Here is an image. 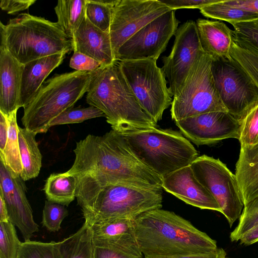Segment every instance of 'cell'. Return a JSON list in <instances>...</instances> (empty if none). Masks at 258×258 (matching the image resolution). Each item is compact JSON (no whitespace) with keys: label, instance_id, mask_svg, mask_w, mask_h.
<instances>
[{"label":"cell","instance_id":"obj_1","mask_svg":"<svg viewBox=\"0 0 258 258\" xmlns=\"http://www.w3.org/2000/svg\"><path fill=\"white\" fill-rule=\"evenodd\" d=\"M75 159L65 174L102 185L162 188V178L145 165L130 148L124 135L111 130L88 135L76 143Z\"/></svg>","mask_w":258,"mask_h":258},{"label":"cell","instance_id":"obj_2","mask_svg":"<svg viewBox=\"0 0 258 258\" xmlns=\"http://www.w3.org/2000/svg\"><path fill=\"white\" fill-rule=\"evenodd\" d=\"M135 233L144 257L175 256L211 252L216 240L172 211L157 209L135 220Z\"/></svg>","mask_w":258,"mask_h":258},{"label":"cell","instance_id":"obj_3","mask_svg":"<svg viewBox=\"0 0 258 258\" xmlns=\"http://www.w3.org/2000/svg\"><path fill=\"white\" fill-rule=\"evenodd\" d=\"M75 177L76 198L88 226L115 218L135 220L144 213L162 207L161 188L102 185L85 178Z\"/></svg>","mask_w":258,"mask_h":258},{"label":"cell","instance_id":"obj_4","mask_svg":"<svg viewBox=\"0 0 258 258\" xmlns=\"http://www.w3.org/2000/svg\"><path fill=\"white\" fill-rule=\"evenodd\" d=\"M86 101L100 110L112 130L121 134L157 126L140 106L117 64L94 72Z\"/></svg>","mask_w":258,"mask_h":258},{"label":"cell","instance_id":"obj_5","mask_svg":"<svg viewBox=\"0 0 258 258\" xmlns=\"http://www.w3.org/2000/svg\"><path fill=\"white\" fill-rule=\"evenodd\" d=\"M1 46L21 63L55 54L70 53L74 41L57 22L22 13L6 25L0 23Z\"/></svg>","mask_w":258,"mask_h":258},{"label":"cell","instance_id":"obj_6","mask_svg":"<svg viewBox=\"0 0 258 258\" xmlns=\"http://www.w3.org/2000/svg\"><path fill=\"white\" fill-rule=\"evenodd\" d=\"M94 72L75 71L56 74L45 81L24 108L21 121L35 133H45L51 122L87 93Z\"/></svg>","mask_w":258,"mask_h":258},{"label":"cell","instance_id":"obj_7","mask_svg":"<svg viewBox=\"0 0 258 258\" xmlns=\"http://www.w3.org/2000/svg\"><path fill=\"white\" fill-rule=\"evenodd\" d=\"M123 135L135 155L162 178L198 157L190 141L171 129L151 128Z\"/></svg>","mask_w":258,"mask_h":258},{"label":"cell","instance_id":"obj_8","mask_svg":"<svg viewBox=\"0 0 258 258\" xmlns=\"http://www.w3.org/2000/svg\"><path fill=\"white\" fill-rule=\"evenodd\" d=\"M212 57L200 53L170 109L174 121L210 112L227 111L216 89L211 70Z\"/></svg>","mask_w":258,"mask_h":258},{"label":"cell","instance_id":"obj_9","mask_svg":"<svg viewBox=\"0 0 258 258\" xmlns=\"http://www.w3.org/2000/svg\"><path fill=\"white\" fill-rule=\"evenodd\" d=\"M118 66L143 110L156 123L172 102L167 81L152 58L119 61Z\"/></svg>","mask_w":258,"mask_h":258},{"label":"cell","instance_id":"obj_10","mask_svg":"<svg viewBox=\"0 0 258 258\" xmlns=\"http://www.w3.org/2000/svg\"><path fill=\"white\" fill-rule=\"evenodd\" d=\"M190 166L197 179L216 200L231 227L244 206L235 174L219 159L206 155L198 156Z\"/></svg>","mask_w":258,"mask_h":258},{"label":"cell","instance_id":"obj_11","mask_svg":"<svg viewBox=\"0 0 258 258\" xmlns=\"http://www.w3.org/2000/svg\"><path fill=\"white\" fill-rule=\"evenodd\" d=\"M215 85L227 111L240 117L258 101V90L230 58H212Z\"/></svg>","mask_w":258,"mask_h":258},{"label":"cell","instance_id":"obj_12","mask_svg":"<svg viewBox=\"0 0 258 258\" xmlns=\"http://www.w3.org/2000/svg\"><path fill=\"white\" fill-rule=\"evenodd\" d=\"M180 22L174 10L169 11L144 26L118 49L117 62L152 58L157 60L170 38L175 35Z\"/></svg>","mask_w":258,"mask_h":258},{"label":"cell","instance_id":"obj_13","mask_svg":"<svg viewBox=\"0 0 258 258\" xmlns=\"http://www.w3.org/2000/svg\"><path fill=\"white\" fill-rule=\"evenodd\" d=\"M170 11L159 0H120L114 8L109 32L115 58L120 47L133 35Z\"/></svg>","mask_w":258,"mask_h":258},{"label":"cell","instance_id":"obj_14","mask_svg":"<svg viewBox=\"0 0 258 258\" xmlns=\"http://www.w3.org/2000/svg\"><path fill=\"white\" fill-rule=\"evenodd\" d=\"M202 48L196 22L189 20L178 28L170 54L162 58L161 70L173 97L183 85Z\"/></svg>","mask_w":258,"mask_h":258},{"label":"cell","instance_id":"obj_15","mask_svg":"<svg viewBox=\"0 0 258 258\" xmlns=\"http://www.w3.org/2000/svg\"><path fill=\"white\" fill-rule=\"evenodd\" d=\"M182 135L197 146L211 145L228 138L238 140V118L228 111L210 112L175 121Z\"/></svg>","mask_w":258,"mask_h":258},{"label":"cell","instance_id":"obj_16","mask_svg":"<svg viewBox=\"0 0 258 258\" xmlns=\"http://www.w3.org/2000/svg\"><path fill=\"white\" fill-rule=\"evenodd\" d=\"M24 181L0 161V192L5 200L9 220L20 231L25 241L39 230L26 197Z\"/></svg>","mask_w":258,"mask_h":258},{"label":"cell","instance_id":"obj_17","mask_svg":"<svg viewBox=\"0 0 258 258\" xmlns=\"http://www.w3.org/2000/svg\"><path fill=\"white\" fill-rule=\"evenodd\" d=\"M162 187L187 204L222 213L216 200L197 179L190 165L164 177Z\"/></svg>","mask_w":258,"mask_h":258},{"label":"cell","instance_id":"obj_18","mask_svg":"<svg viewBox=\"0 0 258 258\" xmlns=\"http://www.w3.org/2000/svg\"><path fill=\"white\" fill-rule=\"evenodd\" d=\"M94 245L113 248L144 257L137 240L135 220L115 218L90 226Z\"/></svg>","mask_w":258,"mask_h":258},{"label":"cell","instance_id":"obj_19","mask_svg":"<svg viewBox=\"0 0 258 258\" xmlns=\"http://www.w3.org/2000/svg\"><path fill=\"white\" fill-rule=\"evenodd\" d=\"M74 52L82 53L103 66L117 64L109 33L105 32L84 18L73 38Z\"/></svg>","mask_w":258,"mask_h":258},{"label":"cell","instance_id":"obj_20","mask_svg":"<svg viewBox=\"0 0 258 258\" xmlns=\"http://www.w3.org/2000/svg\"><path fill=\"white\" fill-rule=\"evenodd\" d=\"M24 65L0 46V112L9 116L21 107L20 93Z\"/></svg>","mask_w":258,"mask_h":258},{"label":"cell","instance_id":"obj_21","mask_svg":"<svg viewBox=\"0 0 258 258\" xmlns=\"http://www.w3.org/2000/svg\"><path fill=\"white\" fill-rule=\"evenodd\" d=\"M66 53L45 56L24 64L20 93L21 107H25L33 99L45 79L63 62Z\"/></svg>","mask_w":258,"mask_h":258},{"label":"cell","instance_id":"obj_22","mask_svg":"<svg viewBox=\"0 0 258 258\" xmlns=\"http://www.w3.org/2000/svg\"><path fill=\"white\" fill-rule=\"evenodd\" d=\"M196 25L202 48L212 58H230L233 30L221 21L199 18Z\"/></svg>","mask_w":258,"mask_h":258},{"label":"cell","instance_id":"obj_23","mask_svg":"<svg viewBox=\"0 0 258 258\" xmlns=\"http://www.w3.org/2000/svg\"><path fill=\"white\" fill-rule=\"evenodd\" d=\"M235 176L244 205L258 197V144L241 146Z\"/></svg>","mask_w":258,"mask_h":258},{"label":"cell","instance_id":"obj_24","mask_svg":"<svg viewBox=\"0 0 258 258\" xmlns=\"http://www.w3.org/2000/svg\"><path fill=\"white\" fill-rule=\"evenodd\" d=\"M36 135L34 132L19 126L18 141L23 167L20 175L24 181L37 177L42 166V155Z\"/></svg>","mask_w":258,"mask_h":258},{"label":"cell","instance_id":"obj_25","mask_svg":"<svg viewBox=\"0 0 258 258\" xmlns=\"http://www.w3.org/2000/svg\"><path fill=\"white\" fill-rule=\"evenodd\" d=\"M57 244L62 258H93L92 232L85 222L76 233Z\"/></svg>","mask_w":258,"mask_h":258},{"label":"cell","instance_id":"obj_26","mask_svg":"<svg viewBox=\"0 0 258 258\" xmlns=\"http://www.w3.org/2000/svg\"><path fill=\"white\" fill-rule=\"evenodd\" d=\"M76 177L64 172L51 174L43 190L48 201L68 206L76 198Z\"/></svg>","mask_w":258,"mask_h":258},{"label":"cell","instance_id":"obj_27","mask_svg":"<svg viewBox=\"0 0 258 258\" xmlns=\"http://www.w3.org/2000/svg\"><path fill=\"white\" fill-rule=\"evenodd\" d=\"M85 6L86 0H59L54 8L56 22L73 40L85 17Z\"/></svg>","mask_w":258,"mask_h":258},{"label":"cell","instance_id":"obj_28","mask_svg":"<svg viewBox=\"0 0 258 258\" xmlns=\"http://www.w3.org/2000/svg\"><path fill=\"white\" fill-rule=\"evenodd\" d=\"M18 110L7 117L9 123V134L4 151L0 153V161L11 172L20 175L23 170L18 141L19 126L17 121Z\"/></svg>","mask_w":258,"mask_h":258},{"label":"cell","instance_id":"obj_29","mask_svg":"<svg viewBox=\"0 0 258 258\" xmlns=\"http://www.w3.org/2000/svg\"><path fill=\"white\" fill-rule=\"evenodd\" d=\"M201 13L207 18L227 21L228 23L254 21L258 14L233 7L224 4L223 0L208 5L200 10Z\"/></svg>","mask_w":258,"mask_h":258},{"label":"cell","instance_id":"obj_30","mask_svg":"<svg viewBox=\"0 0 258 258\" xmlns=\"http://www.w3.org/2000/svg\"><path fill=\"white\" fill-rule=\"evenodd\" d=\"M119 1L86 0V17L95 26L109 33L113 9Z\"/></svg>","mask_w":258,"mask_h":258},{"label":"cell","instance_id":"obj_31","mask_svg":"<svg viewBox=\"0 0 258 258\" xmlns=\"http://www.w3.org/2000/svg\"><path fill=\"white\" fill-rule=\"evenodd\" d=\"M230 55L235 64L258 90V56L241 47L233 40Z\"/></svg>","mask_w":258,"mask_h":258},{"label":"cell","instance_id":"obj_32","mask_svg":"<svg viewBox=\"0 0 258 258\" xmlns=\"http://www.w3.org/2000/svg\"><path fill=\"white\" fill-rule=\"evenodd\" d=\"M233 40L241 47L258 56V25L253 21L230 22Z\"/></svg>","mask_w":258,"mask_h":258},{"label":"cell","instance_id":"obj_33","mask_svg":"<svg viewBox=\"0 0 258 258\" xmlns=\"http://www.w3.org/2000/svg\"><path fill=\"white\" fill-rule=\"evenodd\" d=\"M240 125L239 141L241 146L258 144V101L238 118Z\"/></svg>","mask_w":258,"mask_h":258},{"label":"cell","instance_id":"obj_34","mask_svg":"<svg viewBox=\"0 0 258 258\" xmlns=\"http://www.w3.org/2000/svg\"><path fill=\"white\" fill-rule=\"evenodd\" d=\"M17 258H62L57 242L28 241L22 242Z\"/></svg>","mask_w":258,"mask_h":258},{"label":"cell","instance_id":"obj_35","mask_svg":"<svg viewBox=\"0 0 258 258\" xmlns=\"http://www.w3.org/2000/svg\"><path fill=\"white\" fill-rule=\"evenodd\" d=\"M258 224V197L244 206L239 222L231 232L232 242L239 241L241 237Z\"/></svg>","mask_w":258,"mask_h":258},{"label":"cell","instance_id":"obj_36","mask_svg":"<svg viewBox=\"0 0 258 258\" xmlns=\"http://www.w3.org/2000/svg\"><path fill=\"white\" fill-rule=\"evenodd\" d=\"M22 243L10 221L0 222V258H17Z\"/></svg>","mask_w":258,"mask_h":258},{"label":"cell","instance_id":"obj_37","mask_svg":"<svg viewBox=\"0 0 258 258\" xmlns=\"http://www.w3.org/2000/svg\"><path fill=\"white\" fill-rule=\"evenodd\" d=\"M99 117H105V115L100 110L95 107L90 106L88 107H71L56 117L51 122L50 126L80 123L86 120Z\"/></svg>","mask_w":258,"mask_h":258},{"label":"cell","instance_id":"obj_38","mask_svg":"<svg viewBox=\"0 0 258 258\" xmlns=\"http://www.w3.org/2000/svg\"><path fill=\"white\" fill-rule=\"evenodd\" d=\"M69 215L65 206L45 201L43 210L42 224L50 232L58 231L62 220Z\"/></svg>","mask_w":258,"mask_h":258},{"label":"cell","instance_id":"obj_39","mask_svg":"<svg viewBox=\"0 0 258 258\" xmlns=\"http://www.w3.org/2000/svg\"><path fill=\"white\" fill-rule=\"evenodd\" d=\"M70 67L77 71L94 72L102 66L101 63L82 53L74 52Z\"/></svg>","mask_w":258,"mask_h":258},{"label":"cell","instance_id":"obj_40","mask_svg":"<svg viewBox=\"0 0 258 258\" xmlns=\"http://www.w3.org/2000/svg\"><path fill=\"white\" fill-rule=\"evenodd\" d=\"M161 3L169 7L171 10L182 9H198L219 0H159Z\"/></svg>","mask_w":258,"mask_h":258},{"label":"cell","instance_id":"obj_41","mask_svg":"<svg viewBox=\"0 0 258 258\" xmlns=\"http://www.w3.org/2000/svg\"><path fill=\"white\" fill-rule=\"evenodd\" d=\"M93 258H144L118 249L93 245Z\"/></svg>","mask_w":258,"mask_h":258},{"label":"cell","instance_id":"obj_42","mask_svg":"<svg viewBox=\"0 0 258 258\" xmlns=\"http://www.w3.org/2000/svg\"><path fill=\"white\" fill-rule=\"evenodd\" d=\"M35 2V0H2L0 7L8 14L14 15L28 9Z\"/></svg>","mask_w":258,"mask_h":258},{"label":"cell","instance_id":"obj_43","mask_svg":"<svg viewBox=\"0 0 258 258\" xmlns=\"http://www.w3.org/2000/svg\"><path fill=\"white\" fill-rule=\"evenodd\" d=\"M144 258H231L227 255L225 250L222 248H217L211 252L195 254L175 256L144 257Z\"/></svg>","mask_w":258,"mask_h":258},{"label":"cell","instance_id":"obj_44","mask_svg":"<svg viewBox=\"0 0 258 258\" xmlns=\"http://www.w3.org/2000/svg\"><path fill=\"white\" fill-rule=\"evenodd\" d=\"M224 4L258 14V0H223Z\"/></svg>","mask_w":258,"mask_h":258},{"label":"cell","instance_id":"obj_45","mask_svg":"<svg viewBox=\"0 0 258 258\" xmlns=\"http://www.w3.org/2000/svg\"><path fill=\"white\" fill-rule=\"evenodd\" d=\"M9 134V123L7 117L0 112V153L6 147Z\"/></svg>","mask_w":258,"mask_h":258},{"label":"cell","instance_id":"obj_46","mask_svg":"<svg viewBox=\"0 0 258 258\" xmlns=\"http://www.w3.org/2000/svg\"><path fill=\"white\" fill-rule=\"evenodd\" d=\"M240 244L244 246L258 242V224L245 233L239 240Z\"/></svg>","mask_w":258,"mask_h":258},{"label":"cell","instance_id":"obj_47","mask_svg":"<svg viewBox=\"0 0 258 258\" xmlns=\"http://www.w3.org/2000/svg\"><path fill=\"white\" fill-rule=\"evenodd\" d=\"M10 221L8 211L3 194L0 192V222H6Z\"/></svg>","mask_w":258,"mask_h":258},{"label":"cell","instance_id":"obj_48","mask_svg":"<svg viewBox=\"0 0 258 258\" xmlns=\"http://www.w3.org/2000/svg\"><path fill=\"white\" fill-rule=\"evenodd\" d=\"M253 22L256 24L258 25V19L255 20H254Z\"/></svg>","mask_w":258,"mask_h":258}]
</instances>
